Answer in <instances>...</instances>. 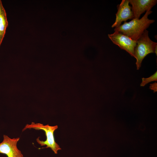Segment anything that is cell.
Returning <instances> with one entry per match:
<instances>
[{
    "mask_svg": "<svg viewBox=\"0 0 157 157\" xmlns=\"http://www.w3.org/2000/svg\"><path fill=\"white\" fill-rule=\"evenodd\" d=\"M108 37L114 44L128 53L131 56L135 57L134 49L136 41L119 32L115 31L112 34H108Z\"/></svg>",
    "mask_w": 157,
    "mask_h": 157,
    "instance_id": "277c9868",
    "label": "cell"
},
{
    "mask_svg": "<svg viewBox=\"0 0 157 157\" xmlns=\"http://www.w3.org/2000/svg\"><path fill=\"white\" fill-rule=\"evenodd\" d=\"M19 137L11 138L7 135H3V140L0 143V153L6 154L7 157H24L17 147Z\"/></svg>",
    "mask_w": 157,
    "mask_h": 157,
    "instance_id": "5b68a950",
    "label": "cell"
},
{
    "mask_svg": "<svg viewBox=\"0 0 157 157\" xmlns=\"http://www.w3.org/2000/svg\"><path fill=\"white\" fill-rule=\"evenodd\" d=\"M8 25L5 10L0 0V46L4 37Z\"/></svg>",
    "mask_w": 157,
    "mask_h": 157,
    "instance_id": "ba28073f",
    "label": "cell"
},
{
    "mask_svg": "<svg viewBox=\"0 0 157 157\" xmlns=\"http://www.w3.org/2000/svg\"><path fill=\"white\" fill-rule=\"evenodd\" d=\"M149 32L145 30L143 34L136 41V45L134 49V58L136 59L135 63L137 69L141 67L142 62L148 54L154 53L157 42L151 40L149 37Z\"/></svg>",
    "mask_w": 157,
    "mask_h": 157,
    "instance_id": "3957f363",
    "label": "cell"
},
{
    "mask_svg": "<svg viewBox=\"0 0 157 157\" xmlns=\"http://www.w3.org/2000/svg\"><path fill=\"white\" fill-rule=\"evenodd\" d=\"M149 89L154 91V92L157 91V83L156 82L151 84L149 86Z\"/></svg>",
    "mask_w": 157,
    "mask_h": 157,
    "instance_id": "30bf717a",
    "label": "cell"
},
{
    "mask_svg": "<svg viewBox=\"0 0 157 157\" xmlns=\"http://www.w3.org/2000/svg\"><path fill=\"white\" fill-rule=\"evenodd\" d=\"M157 46L156 47L154 53H156V55H157Z\"/></svg>",
    "mask_w": 157,
    "mask_h": 157,
    "instance_id": "8fae6325",
    "label": "cell"
},
{
    "mask_svg": "<svg viewBox=\"0 0 157 157\" xmlns=\"http://www.w3.org/2000/svg\"><path fill=\"white\" fill-rule=\"evenodd\" d=\"M58 128L57 125L50 126L48 124L44 125L40 123H35L32 122L30 124H26L22 130V131L27 129H31L44 131L46 137V140L45 141L40 140L39 139L40 137H38L36 139V140L41 146L46 145V147L39 149L50 148L55 154H57L58 151L61 149L59 145L56 142L54 136V131Z\"/></svg>",
    "mask_w": 157,
    "mask_h": 157,
    "instance_id": "7a4b0ae2",
    "label": "cell"
},
{
    "mask_svg": "<svg viewBox=\"0 0 157 157\" xmlns=\"http://www.w3.org/2000/svg\"><path fill=\"white\" fill-rule=\"evenodd\" d=\"M152 12L151 10H147L141 18H133L129 22H124L123 24L115 28L114 30L120 32L136 41L144 31L155 22L154 20L148 18V16Z\"/></svg>",
    "mask_w": 157,
    "mask_h": 157,
    "instance_id": "6da1fadb",
    "label": "cell"
},
{
    "mask_svg": "<svg viewBox=\"0 0 157 157\" xmlns=\"http://www.w3.org/2000/svg\"><path fill=\"white\" fill-rule=\"evenodd\" d=\"M134 18L139 19L141 15L155 5L156 0H129Z\"/></svg>",
    "mask_w": 157,
    "mask_h": 157,
    "instance_id": "52a82bcc",
    "label": "cell"
},
{
    "mask_svg": "<svg viewBox=\"0 0 157 157\" xmlns=\"http://www.w3.org/2000/svg\"><path fill=\"white\" fill-rule=\"evenodd\" d=\"M129 3V0H122L117 6V11L116 14L115 20L111 26L112 28L117 27L121 24L122 22H126L128 19L134 18Z\"/></svg>",
    "mask_w": 157,
    "mask_h": 157,
    "instance_id": "8992f818",
    "label": "cell"
},
{
    "mask_svg": "<svg viewBox=\"0 0 157 157\" xmlns=\"http://www.w3.org/2000/svg\"><path fill=\"white\" fill-rule=\"evenodd\" d=\"M142 81L140 84L141 86H144L148 83L154 81H157V72L149 77L147 78H142Z\"/></svg>",
    "mask_w": 157,
    "mask_h": 157,
    "instance_id": "9c48e42d",
    "label": "cell"
}]
</instances>
